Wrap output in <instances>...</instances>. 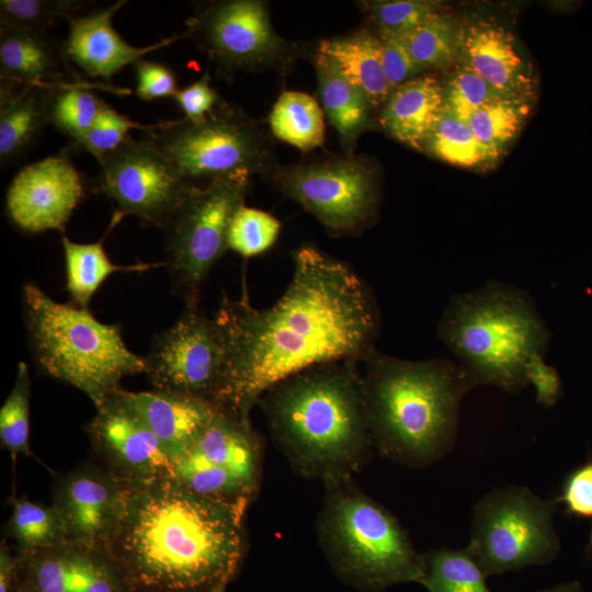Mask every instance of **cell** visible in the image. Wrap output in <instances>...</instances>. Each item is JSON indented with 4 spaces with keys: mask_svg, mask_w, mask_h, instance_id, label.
I'll return each mask as SVG.
<instances>
[{
    "mask_svg": "<svg viewBox=\"0 0 592 592\" xmlns=\"http://www.w3.org/2000/svg\"><path fill=\"white\" fill-rule=\"evenodd\" d=\"M293 263L287 288L267 308L252 306L246 288L238 299L223 295L214 317L224 350L218 408L250 417L280 382L376 350L379 309L353 267L312 244L294 250Z\"/></svg>",
    "mask_w": 592,
    "mask_h": 592,
    "instance_id": "6da1fadb",
    "label": "cell"
},
{
    "mask_svg": "<svg viewBox=\"0 0 592 592\" xmlns=\"http://www.w3.org/2000/svg\"><path fill=\"white\" fill-rule=\"evenodd\" d=\"M246 509L175 478L129 487L111 550L138 592H201L231 580L244 553Z\"/></svg>",
    "mask_w": 592,
    "mask_h": 592,
    "instance_id": "7a4b0ae2",
    "label": "cell"
},
{
    "mask_svg": "<svg viewBox=\"0 0 592 592\" xmlns=\"http://www.w3.org/2000/svg\"><path fill=\"white\" fill-rule=\"evenodd\" d=\"M361 362L340 360L306 368L259 400L276 447L303 477L322 482L353 477L373 447Z\"/></svg>",
    "mask_w": 592,
    "mask_h": 592,
    "instance_id": "3957f363",
    "label": "cell"
},
{
    "mask_svg": "<svg viewBox=\"0 0 592 592\" xmlns=\"http://www.w3.org/2000/svg\"><path fill=\"white\" fill-rule=\"evenodd\" d=\"M361 364L368 430L380 455L422 468L449 453L462 401L476 387L463 367L448 360H400L377 350Z\"/></svg>",
    "mask_w": 592,
    "mask_h": 592,
    "instance_id": "277c9868",
    "label": "cell"
},
{
    "mask_svg": "<svg viewBox=\"0 0 592 592\" xmlns=\"http://www.w3.org/2000/svg\"><path fill=\"white\" fill-rule=\"evenodd\" d=\"M437 334L475 386L490 385L508 394L527 387L525 367L545 354L550 332L523 291L500 282L451 297Z\"/></svg>",
    "mask_w": 592,
    "mask_h": 592,
    "instance_id": "5b68a950",
    "label": "cell"
},
{
    "mask_svg": "<svg viewBox=\"0 0 592 592\" xmlns=\"http://www.w3.org/2000/svg\"><path fill=\"white\" fill-rule=\"evenodd\" d=\"M23 311L37 367L86 394L95 408L122 388L125 376L146 372L144 356L124 343L121 326L101 322L88 308L55 301L27 283Z\"/></svg>",
    "mask_w": 592,
    "mask_h": 592,
    "instance_id": "8992f818",
    "label": "cell"
},
{
    "mask_svg": "<svg viewBox=\"0 0 592 592\" xmlns=\"http://www.w3.org/2000/svg\"><path fill=\"white\" fill-rule=\"evenodd\" d=\"M319 544L338 577L363 591L421 583L420 555L398 520L355 485L353 477L323 482Z\"/></svg>",
    "mask_w": 592,
    "mask_h": 592,
    "instance_id": "52a82bcc",
    "label": "cell"
},
{
    "mask_svg": "<svg viewBox=\"0 0 592 592\" xmlns=\"http://www.w3.org/2000/svg\"><path fill=\"white\" fill-rule=\"evenodd\" d=\"M557 504L526 487L494 489L475 505L465 549L486 577L548 563L560 550Z\"/></svg>",
    "mask_w": 592,
    "mask_h": 592,
    "instance_id": "ba28073f",
    "label": "cell"
},
{
    "mask_svg": "<svg viewBox=\"0 0 592 592\" xmlns=\"http://www.w3.org/2000/svg\"><path fill=\"white\" fill-rule=\"evenodd\" d=\"M251 175L215 178L194 187L166 228V262L172 289L196 307L212 269L228 250V230L244 204Z\"/></svg>",
    "mask_w": 592,
    "mask_h": 592,
    "instance_id": "9c48e42d",
    "label": "cell"
},
{
    "mask_svg": "<svg viewBox=\"0 0 592 592\" xmlns=\"http://www.w3.org/2000/svg\"><path fill=\"white\" fill-rule=\"evenodd\" d=\"M185 179L267 174L275 166L266 138L240 109L223 100L200 122H162L145 133Z\"/></svg>",
    "mask_w": 592,
    "mask_h": 592,
    "instance_id": "30bf717a",
    "label": "cell"
},
{
    "mask_svg": "<svg viewBox=\"0 0 592 592\" xmlns=\"http://www.w3.org/2000/svg\"><path fill=\"white\" fill-rule=\"evenodd\" d=\"M262 455L250 417L218 408L173 462L172 477L197 493L247 510L260 486Z\"/></svg>",
    "mask_w": 592,
    "mask_h": 592,
    "instance_id": "8fae6325",
    "label": "cell"
},
{
    "mask_svg": "<svg viewBox=\"0 0 592 592\" xmlns=\"http://www.w3.org/2000/svg\"><path fill=\"white\" fill-rule=\"evenodd\" d=\"M267 174L281 192L315 216L331 236H358L377 216L376 172L364 158L346 156L274 167Z\"/></svg>",
    "mask_w": 592,
    "mask_h": 592,
    "instance_id": "7c38bea8",
    "label": "cell"
},
{
    "mask_svg": "<svg viewBox=\"0 0 592 592\" xmlns=\"http://www.w3.org/2000/svg\"><path fill=\"white\" fill-rule=\"evenodd\" d=\"M95 191L114 201L112 225L135 216L144 225L164 229L195 187L148 137H129L98 160Z\"/></svg>",
    "mask_w": 592,
    "mask_h": 592,
    "instance_id": "4fadbf2b",
    "label": "cell"
},
{
    "mask_svg": "<svg viewBox=\"0 0 592 592\" xmlns=\"http://www.w3.org/2000/svg\"><path fill=\"white\" fill-rule=\"evenodd\" d=\"M144 358L145 374L155 390L215 403L223 378L224 350L214 318L198 306H185L175 323L155 337Z\"/></svg>",
    "mask_w": 592,
    "mask_h": 592,
    "instance_id": "5bb4252c",
    "label": "cell"
},
{
    "mask_svg": "<svg viewBox=\"0 0 592 592\" xmlns=\"http://www.w3.org/2000/svg\"><path fill=\"white\" fill-rule=\"evenodd\" d=\"M191 37L223 70L260 69L276 65L291 48L272 26L259 0L207 3L187 22Z\"/></svg>",
    "mask_w": 592,
    "mask_h": 592,
    "instance_id": "9a60e30c",
    "label": "cell"
},
{
    "mask_svg": "<svg viewBox=\"0 0 592 592\" xmlns=\"http://www.w3.org/2000/svg\"><path fill=\"white\" fill-rule=\"evenodd\" d=\"M15 557L14 587L26 592H138L110 548L67 542Z\"/></svg>",
    "mask_w": 592,
    "mask_h": 592,
    "instance_id": "2e32d148",
    "label": "cell"
},
{
    "mask_svg": "<svg viewBox=\"0 0 592 592\" xmlns=\"http://www.w3.org/2000/svg\"><path fill=\"white\" fill-rule=\"evenodd\" d=\"M119 390L95 408L87 425L93 449L105 462V468L128 487L171 477L172 459Z\"/></svg>",
    "mask_w": 592,
    "mask_h": 592,
    "instance_id": "e0dca14e",
    "label": "cell"
},
{
    "mask_svg": "<svg viewBox=\"0 0 592 592\" xmlns=\"http://www.w3.org/2000/svg\"><path fill=\"white\" fill-rule=\"evenodd\" d=\"M129 487L107 468L84 465L59 477L52 505L68 540L111 548L124 520Z\"/></svg>",
    "mask_w": 592,
    "mask_h": 592,
    "instance_id": "ac0fdd59",
    "label": "cell"
},
{
    "mask_svg": "<svg viewBox=\"0 0 592 592\" xmlns=\"http://www.w3.org/2000/svg\"><path fill=\"white\" fill-rule=\"evenodd\" d=\"M83 193L82 178L71 161L64 153L50 156L15 174L5 194V209L24 232H64Z\"/></svg>",
    "mask_w": 592,
    "mask_h": 592,
    "instance_id": "d6986e66",
    "label": "cell"
},
{
    "mask_svg": "<svg viewBox=\"0 0 592 592\" xmlns=\"http://www.w3.org/2000/svg\"><path fill=\"white\" fill-rule=\"evenodd\" d=\"M125 3V0H121L107 8L68 18V35L61 43L65 59L88 76L111 82L127 65H135L146 55L186 37L184 33L144 47L128 44L112 24L114 14Z\"/></svg>",
    "mask_w": 592,
    "mask_h": 592,
    "instance_id": "ffe728a7",
    "label": "cell"
},
{
    "mask_svg": "<svg viewBox=\"0 0 592 592\" xmlns=\"http://www.w3.org/2000/svg\"><path fill=\"white\" fill-rule=\"evenodd\" d=\"M458 59L501 93L532 99L527 68L503 26L478 20L460 27Z\"/></svg>",
    "mask_w": 592,
    "mask_h": 592,
    "instance_id": "44dd1931",
    "label": "cell"
},
{
    "mask_svg": "<svg viewBox=\"0 0 592 592\" xmlns=\"http://www.w3.org/2000/svg\"><path fill=\"white\" fill-rule=\"evenodd\" d=\"M156 434L172 462L198 437L218 411L209 400L160 390H119Z\"/></svg>",
    "mask_w": 592,
    "mask_h": 592,
    "instance_id": "7402d4cb",
    "label": "cell"
},
{
    "mask_svg": "<svg viewBox=\"0 0 592 592\" xmlns=\"http://www.w3.org/2000/svg\"><path fill=\"white\" fill-rule=\"evenodd\" d=\"M50 87L19 84L1 79L0 163L2 170L26 156L45 126L49 124L47 110Z\"/></svg>",
    "mask_w": 592,
    "mask_h": 592,
    "instance_id": "603a6c76",
    "label": "cell"
},
{
    "mask_svg": "<svg viewBox=\"0 0 592 592\" xmlns=\"http://www.w3.org/2000/svg\"><path fill=\"white\" fill-rule=\"evenodd\" d=\"M443 112V86L432 76H419L394 89L379 123L396 140L423 150Z\"/></svg>",
    "mask_w": 592,
    "mask_h": 592,
    "instance_id": "cb8c5ba5",
    "label": "cell"
},
{
    "mask_svg": "<svg viewBox=\"0 0 592 592\" xmlns=\"http://www.w3.org/2000/svg\"><path fill=\"white\" fill-rule=\"evenodd\" d=\"M64 61L61 44L46 32L1 25V79L19 84L53 86L59 83Z\"/></svg>",
    "mask_w": 592,
    "mask_h": 592,
    "instance_id": "d4e9b609",
    "label": "cell"
},
{
    "mask_svg": "<svg viewBox=\"0 0 592 592\" xmlns=\"http://www.w3.org/2000/svg\"><path fill=\"white\" fill-rule=\"evenodd\" d=\"M317 53L327 57L339 72L360 89L373 107L384 105L392 89L386 78L378 36L360 31L322 39Z\"/></svg>",
    "mask_w": 592,
    "mask_h": 592,
    "instance_id": "484cf974",
    "label": "cell"
},
{
    "mask_svg": "<svg viewBox=\"0 0 592 592\" xmlns=\"http://www.w3.org/2000/svg\"><path fill=\"white\" fill-rule=\"evenodd\" d=\"M314 64L322 109L342 145L351 148L371 126L373 106L365 94L348 81L327 57L316 53Z\"/></svg>",
    "mask_w": 592,
    "mask_h": 592,
    "instance_id": "4316f807",
    "label": "cell"
},
{
    "mask_svg": "<svg viewBox=\"0 0 592 592\" xmlns=\"http://www.w3.org/2000/svg\"><path fill=\"white\" fill-rule=\"evenodd\" d=\"M65 267H66V289L70 296L71 304L88 308L89 303L105 280L115 272L132 271L143 272L159 264H134L117 265L109 258L103 242L79 243L71 241L67 236L61 239Z\"/></svg>",
    "mask_w": 592,
    "mask_h": 592,
    "instance_id": "83f0119b",
    "label": "cell"
},
{
    "mask_svg": "<svg viewBox=\"0 0 592 592\" xmlns=\"http://www.w3.org/2000/svg\"><path fill=\"white\" fill-rule=\"evenodd\" d=\"M269 121L275 137L303 151L323 144V110L315 98L305 92L284 91L275 102Z\"/></svg>",
    "mask_w": 592,
    "mask_h": 592,
    "instance_id": "f1b7e54d",
    "label": "cell"
},
{
    "mask_svg": "<svg viewBox=\"0 0 592 592\" xmlns=\"http://www.w3.org/2000/svg\"><path fill=\"white\" fill-rule=\"evenodd\" d=\"M7 534L18 551H32L62 545L68 540L64 523L53 505H45L25 497L14 498Z\"/></svg>",
    "mask_w": 592,
    "mask_h": 592,
    "instance_id": "f546056e",
    "label": "cell"
},
{
    "mask_svg": "<svg viewBox=\"0 0 592 592\" xmlns=\"http://www.w3.org/2000/svg\"><path fill=\"white\" fill-rule=\"evenodd\" d=\"M105 104L84 83H56L49 91L48 123L69 143L76 141L94 124Z\"/></svg>",
    "mask_w": 592,
    "mask_h": 592,
    "instance_id": "4dcf8cb0",
    "label": "cell"
},
{
    "mask_svg": "<svg viewBox=\"0 0 592 592\" xmlns=\"http://www.w3.org/2000/svg\"><path fill=\"white\" fill-rule=\"evenodd\" d=\"M531 98L505 96L477 112L468 125L477 140L497 159L521 130L531 111Z\"/></svg>",
    "mask_w": 592,
    "mask_h": 592,
    "instance_id": "1f68e13d",
    "label": "cell"
},
{
    "mask_svg": "<svg viewBox=\"0 0 592 592\" xmlns=\"http://www.w3.org/2000/svg\"><path fill=\"white\" fill-rule=\"evenodd\" d=\"M425 574L421 582L429 592H491L486 576L466 549L447 547L423 555Z\"/></svg>",
    "mask_w": 592,
    "mask_h": 592,
    "instance_id": "d6a6232c",
    "label": "cell"
},
{
    "mask_svg": "<svg viewBox=\"0 0 592 592\" xmlns=\"http://www.w3.org/2000/svg\"><path fill=\"white\" fill-rule=\"evenodd\" d=\"M459 32L453 19L437 13L402 34L409 53L421 71L448 66L459 55Z\"/></svg>",
    "mask_w": 592,
    "mask_h": 592,
    "instance_id": "836d02e7",
    "label": "cell"
},
{
    "mask_svg": "<svg viewBox=\"0 0 592 592\" xmlns=\"http://www.w3.org/2000/svg\"><path fill=\"white\" fill-rule=\"evenodd\" d=\"M436 158L459 167L493 162V156L477 140L468 123L442 112L424 147Z\"/></svg>",
    "mask_w": 592,
    "mask_h": 592,
    "instance_id": "e575fe53",
    "label": "cell"
},
{
    "mask_svg": "<svg viewBox=\"0 0 592 592\" xmlns=\"http://www.w3.org/2000/svg\"><path fill=\"white\" fill-rule=\"evenodd\" d=\"M30 396L29 368L24 362H20L13 387L0 409L1 446L12 455H32L29 444Z\"/></svg>",
    "mask_w": 592,
    "mask_h": 592,
    "instance_id": "d590c367",
    "label": "cell"
},
{
    "mask_svg": "<svg viewBox=\"0 0 592 592\" xmlns=\"http://www.w3.org/2000/svg\"><path fill=\"white\" fill-rule=\"evenodd\" d=\"M281 223L273 215L244 204L234 215L228 230V250L242 258L266 252L276 242Z\"/></svg>",
    "mask_w": 592,
    "mask_h": 592,
    "instance_id": "8d00e7d4",
    "label": "cell"
},
{
    "mask_svg": "<svg viewBox=\"0 0 592 592\" xmlns=\"http://www.w3.org/2000/svg\"><path fill=\"white\" fill-rule=\"evenodd\" d=\"M505 95L465 66L458 67L443 87V111L468 123L481 107Z\"/></svg>",
    "mask_w": 592,
    "mask_h": 592,
    "instance_id": "74e56055",
    "label": "cell"
},
{
    "mask_svg": "<svg viewBox=\"0 0 592 592\" xmlns=\"http://www.w3.org/2000/svg\"><path fill=\"white\" fill-rule=\"evenodd\" d=\"M84 3L82 0H1L0 24L46 32L57 19L76 15Z\"/></svg>",
    "mask_w": 592,
    "mask_h": 592,
    "instance_id": "f35d334b",
    "label": "cell"
},
{
    "mask_svg": "<svg viewBox=\"0 0 592 592\" xmlns=\"http://www.w3.org/2000/svg\"><path fill=\"white\" fill-rule=\"evenodd\" d=\"M156 125H141L134 122L106 103L90 129L78 140L70 141L68 149L89 152L99 160L125 143L132 129L147 133Z\"/></svg>",
    "mask_w": 592,
    "mask_h": 592,
    "instance_id": "ab89813d",
    "label": "cell"
},
{
    "mask_svg": "<svg viewBox=\"0 0 592 592\" xmlns=\"http://www.w3.org/2000/svg\"><path fill=\"white\" fill-rule=\"evenodd\" d=\"M378 32L402 35L440 13V4L428 0H391L364 2Z\"/></svg>",
    "mask_w": 592,
    "mask_h": 592,
    "instance_id": "60d3db41",
    "label": "cell"
},
{
    "mask_svg": "<svg viewBox=\"0 0 592 592\" xmlns=\"http://www.w3.org/2000/svg\"><path fill=\"white\" fill-rule=\"evenodd\" d=\"M383 68L394 90L422 72L399 34L378 32Z\"/></svg>",
    "mask_w": 592,
    "mask_h": 592,
    "instance_id": "b9f144b4",
    "label": "cell"
},
{
    "mask_svg": "<svg viewBox=\"0 0 592 592\" xmlns=\"http://www.w3.org/2000/svg\"><path fill=\"white\" fill-rule=\"evenodd\" d=\"M555 500L563 505L569 516L592 522V460L577 467L566 477L561 492Z\"/></svg>",
    "mask_w": 592,
    "mask_h": 592,
    "instance_id": "7bdbcfd3",
    "label": "cell"
},
{
    "mask_svg": "<svg viewBox=\"0 0 592 592\" xmlns=\"http://www.w3.org/2000/svg\"><path fill=\"white\" fill-rule=\"evenodd\" d=\"M136 95L144 101L174 96L179 90L174 72L164 64L138 60L135 65Z\"/></svg>",
    "mask_w": 592,
    "mask_h": 592,
    "instance_id": "ee69618b",
    "label": "cell"
},
{
    "mask_svg": "<svg viewBox=\"0 0 592 592\" xmlns=\"http://www.w3.org/2000/svg\"><path fill=\"white\" fill-rule=\"evenodd\" d=\"M528 384H532L536 401L544 407H553L562 396L560 376L554 366L544 361L543 354L532 355L525 367Z\"/></svg>",
    "mask_w": 592,
    "mask_h": 592,
    "instance_id": "f6af8a7d",
    "label": "cell"
},
{
    "mask_svg": "<svg viewBox=\"0 0 592 592\" xmlns=\"http://www.w3.org/2000/svg\"><path fill=\"white\" fill-rule=\"evenodd\" d=\"M173 98L185 118L192 122L202 121L221 100L210 87L207 72L200 80L179 89Z\"/></svg>",
    "mask_w": 592,
    "mask_h": 592,
    "instance_id": "bcb514c9",
    "label": "cell"
},
{
    "mask_svg": "<svg viewBox=\"0 0 592 592\" xmlns=\"http://www.w3.org/2000/svg\"><path fill=\"white\" fill-rule=\"evenodd\" d=\"M16 557L5 542L0 545V592H12L15 582Z\"/></svg>",
    "mask_w": 592,
    "mask_h": 592,
    "instance_id": "7dc6e473",
    "label": "cell"
},
{
    "mask_svg": "<svg viewBox=\"0 0 592 592\" xmlns=\"http://www.w3.org/2000/svg\"><path fill=\"white\" fill-rule=\"evenodd\" d=\"M540 592H583L578 582L567 583L554 589L540 591Z\"/></svg>",
    "mask_w": 592,
    "mask_h": 592,
    "instance_id": "c3c4849f",
    "label": "cell"
},
{
    "mask_svg": "<svg viewBox=\"0 0 592 592\" xmlns=\"http://www.w3.org/2000/svg\"><path fill=\"white\" fill-rule=\"evenodd\" d=\"M230 580L228 579H224V580H220L219 582H217L216 584H214L213 587H210L207 591L205 592H226V587L228 584Z\"/></svg>",
    "mask_w": 592,
    "mask_h": 592,
    "instance_id": "681fc988",
    "label": "cell"
},
{
    "mask_svg": "<svg viewBox=\"0 0 592 592\" xmlns=\"http://www.w3.org/2000/svg\"><path fill=\"white\" fill-rule=\"evenodd\" d=\"M12 592H26V591L21 590V589L14 587Z\"/></svg>",
    "mask_w": 592,
    "mask_h": 592,
    "instance_id": "f907efd6",
    "label": "cell"
}]
</instances>
